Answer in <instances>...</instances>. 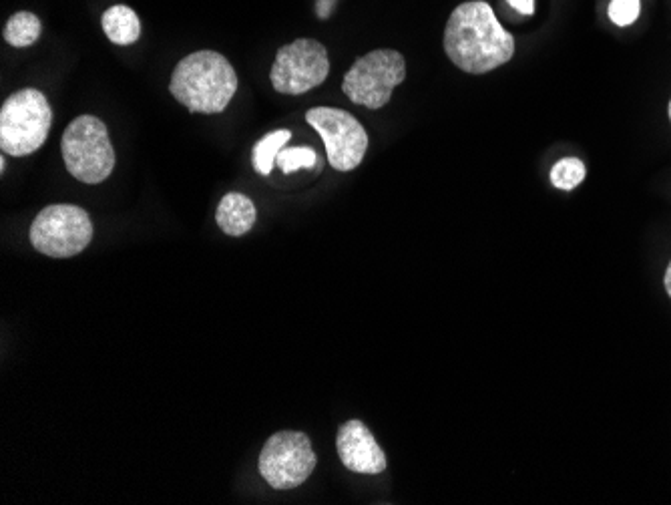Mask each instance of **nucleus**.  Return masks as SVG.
<instances>
[{
  "label": "nucleus",
  "instance_id": "obj_1",
  "mask_svg": "<svg viewBox=\"0 0 671 505\" xmlns=\"http://www.w3.org/2000/svg\"><path fill=\"white\" fill-rule=\"evenodd\" d=\"M444 51L465 73L483 75L513 59L515 39L487 3L471 0L457 7L446 23Z\"/></svg>",
  "mask_w": 671,
  "mask_h": 505
},
{
  "label": "nucleus",
  "instance_id": "obj_2",
  "mask_svg": "<svg viewBox=\"0 0 671 505\" xmlns=\"http://www.w3.org/2000/svg\"><path fill=\"white\" fill-rule=\"evenodd\" d=\"M171 95L191 113L226 111L238 91L230 61L215 51H197L177 63L169 83Z\"/></svg>",
  "mask_w": 671,
  "mask_h": 505
},
{
  "label": "nucleus",
  "instance_id": "obj_3",
  "mask_svg": "<svg viewBox=\"0 0 671 505\" xmlns=\"http://www.w3.org/2000/svg\"><path fill=\"white\" fill-rule=\"evenodd\" d=\"M61 151L69 174L83 184H101L115 170L109 129L99 117L81 115L73 119L63 133Z\"/></svg>",
  "mask_w": 671,
  "mask_h": 505
},
{
  "label": "nucleus",
  "instance_id": "obj_4",
  "mask_svg": "<svg viewBox=\"0 0 671 505\" xmlns=\"http://www.w3.org/2000/svg\"><path fill=\"white\" fill-rule=\"evenodd\" d=\"M53 125V109L39 89L13 93L0 109V147L13 157L35 153Z\"/></svg>",
  "mask_w": 671,
  "mask_h": 505
},
{
  "label": "nucleus",
  "instance_id": "obj_5",
  "mask_svg": "<svg viewBox=\"0 0 671 505\" xmlns=\"http://www.w3.org/2000/svg\"><path fill=\"white\" fill-rule=\"evenodd\" d=\"M404 77V57L392 49H376L356 59V63L344 75L342 91L356 105L382 109L388 105L392 91L404 81Z\"/></svg>",
  "mask_w": 671,
  "mask_h": 505
},
{
  "label": "nucleus",
  "instance_id": "obj_6",
  "mask_svg": "<svg viewBox=\"0 0 671 505\" xmlns=\"http://www.w3.org/2000/svg\"><path fill=\"white\" fill-rule=\"evenodd\" d=\"M29 236L41 254L49 258H71L91 244L93 222L83 208L57 204L39 212Z\"/></svg>",
  "mask_w": 671,
  "mask_h": 505
},
{
  "label": "nucleus",
  "instance_id": "obj_7",
  "mask_svg": "<svg viewBox=\"0 0 671 505\" xmlns=\"http://www.w3.org/2000/svg\"><path fill=\"white\" fill-rule=\"evenodd\" d=\"M312 441L300 431L274 433L260 453V473L274 489H294L316 469Z\"/></svg>",
  "mask_w": 671,
  "mask_h": 505
},
{
  "label": "nucleus",
  "instance_id": "obj_8",
  "mask_svg": "<svg viewBox=\"0 0 671 505\" xmlns=\"http://www.w3.org/2000/svg\"><path fill=\"white\" fill-rule=\"evenodd\" d=\"M306 121L324 139L328 161L334 170H356L368 149V133L354 115L334 107H314L306 113Z\"/></svg>",
  "mask_w": 671,
  "mask_h": 505
},
{
  "label": "nucleus",
  "instance_id": "obj_9",
  "mask_svg": "<svg viewBox=\"0 0 671 505\" xmlns=\"http://www.w3.org/2000/svg\"><path fill=\"white\" fill-rule=\"evenodd\" d=\"M328 73L326 47L314 39H298L278 51L270 81L282 95H304L322 85Z\"/></svg>",
  "mask_w": 671,
  "mask_h": 505
},
{
  "label": "nucleus",
  "instance_id": "obj_10",
  "mask_svg": "<svg viewBox=\"0 0 671 505\" xmlns=\"http://www.w3.org/2000/svg\"><path fill=\"white\" fill-rule=\"evenodd\" d=\"M336 449L346 469L354 473L378 475L386 469V455L370 429L358 421H346L336 435Z\"/></svg>",
  "mask_w": 671,
  "mask_h": 505
},
{
  "label": "nucleus",
  "instance_id": "obj_11",
  "mask_svg": "<svg viewBox=\"0 0 671 505\" xmlns=\"http://www.w3.org/2000/svg\"><path fill=\"white\" fill-rule=\"evenodd\" d=\"M256 218L258 214L254 202L248 196L236 192L223 196L215 212V222L221 228V232L236 238L248 234L254 228Z\"/></svg>",
  "mask_w": 671,
  "mask_h": 505
},
{
  "label": "nucleus",
  "instance_id": "obj_12",
  "mask_svg": "<svg viewBox=\"0 0 671 505\" xmlns=\"http://www.w3.org/2000/svg\"><path fill=\"white\" fill-rule=\"evenodd\" d=\"M103 31L115 45H133L141 37V21L133 9L117 5L103 15Z\"/></svg>",
  "mask_w": 671,
  "mask_h": 505
},
{
  "label": "nucleus",
  "instance_id": "obj_13",
  "mask_svg": "<svg viewBox=\"0 0 671 505\" xmlns=\"http://www.w3.org/2000/svg\"><path fill=\"white\" fill-rule=\"evenodd\" d=\"M290 137H292V131L278 129V131L268 133L266 137H262L254 145V167H256V172L260 176H270L272 174L276 159H278V153L286 147Z\"/></svg>",
  "mask_w": 671,
  "mask_h": 505
},
{
  "label": "nucleus",
  "instance_id": "obj_14",
  "mask_svg": "<svg viewBox=\"0 0 671 505\" xmlns=\"http://www.w3.org/2000/svg\"><path fill=\"white\" fill-rule=\"evenodd\" d=\"M41 31H43V25H41L37 15L17 13L9 19V23L5 27V39L11 47L25 49V47H31L39 41Z\"/></svg>",
  "mask_w": 671,
  "mask_h": 505
},
{
  "label": "nucleus",
  "instance_id": "obj_15",
  "mask_svg": "<svg viewBox=\"0 0 671 505\" xmlns=\"http://www.w3.org/2000/svg\"><path fill=\"white\" fill-rule=\"evenodd\" d=\"M585 163L575 157H565L559 163L553 165L551 170V182L555 188L563 192L575 190L585 180Z\"/></svg>",
  "mask_w": 671,
  "mask_h": 505
},
{
  "label": "nucleus",
  "instance_id": "obj_16",
  "mask_svg": "<svg viewBox=\"0 0 671 505\" xmlns=\"http://www.w3.org/2000/svg\"><path fill=\"white\" fill-rule=\"evenodd\" d=\"M276 163L282 167L284 174H294L296 170H300V167H308V170H312V167H316V163L320 165L322 161H320V155L312 147H288V149L284 147L278 153Z\"/></svg>",
  "mask_w": 671,
  "mask_h": 505
},
{
  "label": "nucleus",
  "instance_id": "obj_17",
  "mask_svg": "<svg viewBox=\"0 0 671 505\" xmlns=\"http://www.w3.org/2000/svg\"><path fill=\"white\" fill-rule=\"evenodd\" d=\"M641 13V0H611L609 19L617 27H629Z\"/></svg>",
  "mask_w": 671,
  "mask_h": 505
},
{
  "label": "nucleus",
  "instance_id": "obj_18",
  "mask_svg": "<svg viewBox=\"0 0 671 505\" xmlns=\"http://www.w3.org/2000/svg\"><path fill=\"white\" fill-rule=\"evenodd\" d=\"M507 3L521 15H533L535 13V0H507Z\"/></svg>",
  "mask_w": 671,
  "mask_h": 505
},
{
  "label": "nucleus",
  "instance_id": "obj_19",
  "mask_svg": "<svg viewBox=\"0 0 671 505\" xmlns=\"http://www.w3.org/2000/svg\"><path fill=\"white\" fill-rule=\"evenodd\" d=\"M332 7H334V0H322V3L318 5V15H320L322 19H326V17L330 15Z\"/></svg>",
  "mask_w": 671,
  "mask_h": 505
},
{
  "label": "nucleus",
  "instance_id": "obj_20",
  "mask_svg": "<svg viewBox=\"0 0 671 505\" xmlns=\"http://www.w3.org/2000/svg\"><path fill=\"white\" fill-rule=\"evenodd\" d=\"M665 290H667V294L671 296V262H669V266H667V270H665Z\"/></svg>",
  "mask_w": 671,
  "mask_h": 505
},
{
  "label": "nucleus",
  "instance_id": "obj_21",
  "mask_svg": "<svg viewBox=\"0 0 671 505\" xmlns=\"http://www.w3.org/2000/svg\"><path fill=\"white\" fill-rule=\"evenodd\" d=\"M669 119H671V101H669Z\"/></svg>",
  "mask_w": 671,
  "mask_h": 505
}]
</instances>
